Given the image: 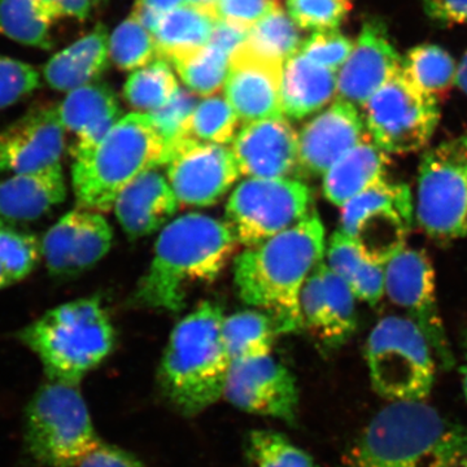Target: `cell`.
<instances>
[{
	"instance_id": "51",
	"label": "cell",
	"mask_w": 467,
	"mask_h": 467,
	"mask_svg": "<svg viewBox=\"0 0 467 467\" xmlns=\"http://www.w3.org/2000/svg\"><path fill=\"white\" fill-rule=\"evenodd\" d=\"M461 349H462V364H461L460 373L462 379L463 395L467 401V328L461 334Z\"/></svg>"
},
{
	"instance_id": "16",
	"label": "cell",
	"mask_w": 467,
	"mask_h": 467,
	"mask_svg": "<svg viewBox=\"0 0 467 467\" xmlns=\"http://www.w3.org/2000/svg\"><path fill=\"white\" fill-rule=\"evenodd\" d=\"M112 241V227L99 212L78 208L64 214L43 236L42 257L52 276L72 278L97 265Z\"/></svg>"
},
{
	"instance_id": "30",
	"label": "cell",
	"mask_w": 467,
	"mask_h": 467,
	"mask_svg": "<svg viewBox=\"0 0 467 467\" xmlns=\"http://www.w3.org/2000/svg\"><path fill=\"white\" fill-rule=\"evenodd\" d=\"M216 18L208 9L182 5L168 12L160 20L153 38L159 57L169 60L181 52L208 45Z\"/></svg>"
},
{
	"instance_id": "15",
	"label": "cell",
	"mask_w": 467,
	"mask_h": 467,
	"mask_svg": "<svg viewBox=\"0 0 467 467\" xmlns=\"http://www.w3.org/2000/svg\"><path fill=\"white\" fill-rule=\"evenodd\" d=\"M165 164L178 202L192 207L214 204L242 175L232 149L193 140L175 146Z\"/></svg>"
},
{
	"instance_id": "13",
	"label": "cell",
	"mask_w": 467,
	"mask_h": 467,
	"mask_svg": "<svg viewBox=\"0 0 467 467\" xmlns=\"http://www.w3.org/2000/svg\"><path fill=\"white\" fill-rule=\"evenodd\" d=\"M384 294L425 334L442 370L456 365L436 300L435 270L425 251L405 247L384 265Z\"/></svg>"
},
{
	"instance_id": "44",
	"label": "cell",
	"mask_w": 467,
	"mask_h": 467,
	"mask_svg": "<svg viewBox=\"0 0 467 467\" xmlns=\"http://www.w3.org/2000/svg\"><path fill=\"white\" fill-rule=\"evenodd\" d=\"M39 85L38 72L33 67L0 55V109L26 99Z\"/></svg>"
},
{
	"instance_id": "34",
	"label": "cell",
	"mask_w": 467,
	"mask_h": 467,
	"mask_svg": "<svg viewBox=\"0 0 467 467\" xmlns=\"http://www.w3.org/2000/svg\"><path fill=\"white\" fill-rule=\"evenodd\" d=\"M180 88L167 58L158 57L133 70L124 86V97L137 112L150 113L161 109Z\"/></svg>"
},
{
	"instance_id": "22",
	"label": "cell",
	"mask_w": 467,
	"mask_h": 467,
	"mask_svg": "<svg viewBox=\"0 0 467 467\" xmlns=\"http://www.w3.org/2000/svg\"><path fill=\"white\" fill-rule=\"evenodd\" d=\"M358 107L337 99L304 126L299 134V167L306 173L325 175L344 153L367 137Z\"/></svg>"
},
{
	"instance_id": "40",
	"label": "cell",
	"mask_w": 467,
	"mask_h": 467,
	"mask_svg": "<svg viewBox=\"0 0 467 467\" xmlns=\"http://www.w3.org/2000/svg\"><path fill=\"white\" fill-rule=\"evenodd\" d=\"M196 104L192 92L180 88L168 104L149 113L156 133L164 142L165 159L175 146L190 140V121Z\"/></svg>"
},
{
	"instance_id": "24",
	"label": "cell",
	"mask_w": 467,
	"mask_h": 467,
	"mask_svg": "<svg viewBox=\"0 0 467 467\" xmlns=\"http://www.w3.org/2000/svg\"><path fill=\"white\" fill-rule=\"evenodd\" d=\"M180 207L168 178L155 169L144 171L117 196L113 209L130 238L158 232Z\"/></svg>"
},
{
	"instance_id": "7",
	"label": "cell",
	"mask_w": 467,
	"mask_h": 467,
	"mask_svg": "<svg viewBox=\"0 0 467 467\" xmlns=\"http://www.w3.org/2000/svg\"><path fill=\"white\" fill-rule=\"evenodd\" d=\"M79 384L46 379L24 413V447L36 465L77 467L100 442Z\"/></svg>"
},
{
	"instance_id": "5",
	"label": "cell",
	"mask_w": 467,
	"mask_h": 467,
	"mask_svg": "<svg viewBox=\"0 0 467 467\" xmlns=\"http://www.w3.org/2000/svg\"><path fill=\"white\" fill-rule=\"evenodd\" d=\"M41 361L46 379L79 384L115 347V328L97 297L61 304L17 334Z\"/></svg>"
},
{
	"instance_id": "41",
	"label": "cell",
	"mask_w": 467,
	"mask_h": 467,
	"mask_svg": "<svg viewBox=\"0 0 467 467\" xmlns=\"http://www.w3.org/2000/svg\"><path fill=\"white\" fill-rule=\"evenodd\" d=\"M41 256V244L32 234L16 232L7 226L0 229V265L12 284L32 275Z\"/></svg>"
},
{
	"instance_id": "10",
	"label": "cell",
	"mask_w": 467,
	"mask_h": 467,
	"mask_svg": "<svg viewBox=\"0 0 467 467\" xmlns=\"http://www.w3.org/2000/svg\"><path fill=\"white\" fill-rule=\"evenodd\" d=\"M362 109L368 137L389 155H407L425 149L441 119L438 98L420 90L401 69Z\"/></svg>"
},
{
	"instance_id": "20",
	"label": "cell",
	"mask_w": 467,
	"mask_h": 467,
	"mask_svg": "<svg viewBox=\"0 0 467 467\" xmlns=\"http://www.w3.org/2000/svg\"><path fill=\"white\" fill-rule=\"evenodd\" d=\"M285 63L260 57L239 47L230 57L223 91L244 124L282 119L281 84Z\"/></svg>"
},
{
	"instance_id": "9",
	"label": "cell",
	"mask_w": 467,
	"mask_h": 467,
	"mask_svg": "<svg viewBox=\"0 0 467 467\" xmlns=\"http://www.w3.org/2000/svg\"><path fill=\"white\" fill-rule=\"evenodd\" d=\"M414 218L436 242H453L467 235V149L461 140L423 153Z\"/></svg>"
},
{
	"instance_id": "49",
	"label": "cell",
	"mask_w": 467,
	"mask_h": 467,
	"mask_svg": "<svg viewBox=\"0 0 467 467\" xmlns=\"http://www.w3.org/2000/svg\"><path fill=\"white\" fill-rule=\"evenodd\" d=\"M247 34L248 29L245 27L227 23V21L216 20L208 43L232 57L234 52L242 47L247 38Z\"/></svg>"
},
{
	"instance_id": "47",
	"label": "cell",
	"mask_w": 467,
	"mask_h": 467,
	"mask_svg": "<svg viewBox=\"0 0 467 467\" xmlns=\"http://www.w3.org/2000/svg\"><path fill=\"white\" fill-rule=\"evenodd\" d=\"M39 14L48 23L60 17H76L85 20L90 14L91 0H34Z\"/></svg>"
},
{
	"instance_id": "43",
	"label": "cell",
	"mask_w": 467,
	"mask_h": 467,
	"mask_svg": "<svg viewBox=\"0 0 467 467\" xmlns=\"http://www.w3.org/2000/svg\"><path fill=\"white\" fill-rule=\"evenodd\" d=\"M353 46L355 42L337 29L318 30L301 43L299 52L319 66L339 72Z\"/></svg>"
},
{
	"instance_id": "28",
	"label": "cell",
	"mask_w": 467,
	"mask_h": 467,
	"mask_svg": "<svg viewBox=\"0 0 467 467\" xmlns=\"http://www.w3.org/2000/svg\"><path fill=\"white\" fill-rule=\"evenodd\" d=\"M389 165V153L384 152L368 137L356 144L326 171L324 192L328 202L342 208L368 187L384 180Z\"/></svg>"
},
{
	"instance_id": "26",
	"label": "cell",
	"mask_w": 467,
	"mask_h": 467,
	"mask_svg": "<svg viewBox=\"0 0 467 467\" xmlns=\"http://www.w3.org/2000/svg\"><path fill=\"white\" fill-rule=\"evenodd\" d=\"M337 91V72L319 66L297 52L284 66L281 103L284 116L294 119L327 106Z\"/></svg>"
},
{
	"instance_id": "11",
	"label": "cell",
	"mask_w": 467,
	"mask_h": 467,
	"mask_svg": "<svg viewBox=\"0 0 467 467\" xmlns=\"http://www.w3.org/2000/svg\"><path fill=\"white\" fill-rule=\"evenodd\" d=\"M414 218V202L405 183L379 181L342 207L340 232L373 263L386 265L405 243Z\"/></svg>"
},
{
	"instance_id": "56",
	"label": "cell",
	"mask_w": 467,
	"mask_h": 467,
	"mask_svg": "<svg viewBox=\"0 0 467 467\" xmlns=\"http://www.w3.org/2000/svg\"><path fill=\"white\" fill-rule=\"evenodd\" d=\"M461 142H462L463 146H465L467 149V133L465 135H463L462 138H461Z\"/></svg>"
},
{
	"instance_id": "25",
	"label": "cell",
	"mask_w": 467,
	"mask_h": 467,
	"mask_svg": "<svg viewBox=\"0 0 467 467\" xmlns=\"http://www.w3.org/2000/svg\"><path fill=\"white\" fill-rule=\"evenodd\" d=\"M66 198L67 181L61 164L12 174L0 182V217L9 221L38 220Z\"/></svg>"
},
{
	"instance_id": "18",
	"label": "cell",
	"mask_w": 467,
	"mask_h": 467,
	"mask_svg": "<svg viewBox=\"0 0 467 467\" xmlns=\"http://www.w3.org/2000/svg\"><path fill=\"white\" fill-rule=\"evenodd\" d=\"M66 131L57 107L30 109L0 131V173H27L61 164Z\"/></svg>"
},
{
	"instance_id": "55",
	"label": "cell",
	"mask_w": 467,
	"mask_h": 467,
	"mask_svg": "<svg viewBox=\"0 0 467 467\" xmlns=\"http://www.w3.org/2000/svg\"><path fill=\"white\" fill-rule=\"evenodd\" d=\"M450 467H467V454L463 456L462 459L456 461V462L451 463Z\"/></svg>"
},
{
	"instance_id": "42",
	"label": "cell",
	"mask_w": 467,
	"mask_h": 467,
	"mask_svg": "<svg viewBox=\"0 0 467 467\" xmlns=\"http://www.w3.org/2000/svg\"><path fill=\"white\" fill-rule=\"evenodd\" d=\"M349 0H287L288 16L301 29H337L349 14Z\"/></svg>"
},
{
	"instance_id": "3",
	"label": "cell",
	"mask_w": 467,
	"mask_h": 467,
	"mask_svg": "<svg viewBox=\"0 0 467 467\" xmlns=\"http://www.w3.org/2000/svg\"><path fill=\"white\" fill-rule=\"evenodd\" d=\"M467 454V427L423 402H389L350 451L348 467H450Z\"/></svg>"
},
{
	"instance_id": "36",
	"label": "cell",
	"mask_w": 467,
	"mask_h": 467,
	"mask_svg": "<svg viewBox=\"0 0 467 467\" xmlns=\"http://www.w3.org/2000/svg\"><path fill=\"white\" fill-rule=\"evenodd\" d=\"M247 467H318L315 459L273 430H254L244 450Z\"/></svg>"
},
{
	"instance_id": "2",
	"label": "cell",
	"mask_w": 467,
	"mask_h": 467,
	"mask_svg": "<svg viewBox=\"0 0 467 467\" xmlns=\"http://www.w3.org/2000/svg\"><path fill=\"white\" fill-rule=\"evenodd\" d=\"M236 241L225 221L189 213L160 233L149 272L135 291L146 308L180 312L193 285L213 282L235 252Z\"/></svg>"
},
{
	"instance_id": "29",
	"label": "cell",
	"mask_w": 467,
	"mask_h": 467,
	"mask_svg": "<svg viewBox=\"0 0 467 467\" xmlns=\"http://www.w3.org/2000/svg\"><path fill=\"white\" fill-rule=\"evenodd\" d=\"M327 265L343 279L356 299L377 306L384 295V265L368 260L352 239L334 233L328 242Z\"/></svg>"
},
{
	"instance_id": "17",
	"label": "cell",
	"mask_w": 467,
	"mask_h": 467,
	"mask_svg": "<svg viewBox=\"0 0 467 467\" xmlns=\"http://www.w3.org/2000/svg\"><path fill=\"white\" fill-rule=\"evenodd\" d=\"M356 300L348 285L327 264H319L301 290L303 328L324 348H340L358 331Z\"/></svg>"
},
{
	"instance_id": "4",
	"label": "cell",
	"mask_w": 467,
	"mask_h": 467,
	"mask_svg": "<svg viewBox=\"0 0 467 467\" xmlns=\"http://www.w3.org/2000/svg\"><path fill=\"white\" fill-rule=\"evenodd\" d=\"M223 313L217 304H201L181 319L159 368L162 395L183 416L201 414L223 396L230 361L223 337Z\"/></svg>"
},
{
	"instance_id": "21",
	"label": "cell",
	"mask_w": 467,
	"mask_h": 467,
	"mask_svg": "<svg viewBox=\"0 0 467 467\" xmlns=\"http://www.w3.org/2000/svg\"><path fill=\"white\" fill-rule=\"evenodd\" d=\"M232 144L245 177L287 178L299 167V134L285 117L245 124Z\"/></svg>"
},
{
	"instance_id": "52",
	"label": "cell",
	"mask_w": 467,
	"mask_h": 467,
	"mask_svg": "<svg viewBox=\"0 0 467 467\" xmlns=\"http://www.w3.org/2000/svg\"><path fill=\"white\" fill-rule=\"evenodd\" d=\"M456 85L467 95V51L457 66Z\"/></svg>"
},
{
	"instance_id": "50",
	"label": "cell",
	"mask_w": 467,
	"mask_h": 467,
	"mask_svg": "<svg viewBox=\"0 0 467 467\" xmlns=\"http://www.w3.org/2000/svg\"><path fill=\"white\" fill-rule=\"evenodd\" d=\"M135 5H142V7L155 12L160 16H164L168 12L184 5V0H137Z\"/></svg>"
},
{
	"instance_id": "48",
	"label": "cell",
	"mask_w": 467,
	"mask_h": 467,
	"mask_svg": "<svg viewBox=\"0 0 467 467\" xmlns=\"http://www.w3.org/2000/svg\"><path fill=\"white\" fill-rule=\"evenodd\" d=\"M427 16L439 24L467 23V0H422Z\"/></svg>"
},
{
	"instance_id": "32",
	"label": "cell",
	"mask_w": 467,
	"mask_h": 467,
	"mask_svg": "<svg viewBox=\"0 0 467 467\" xmlns=\"http://www.w3.org/2000/svg\"><path fill=\"white\" fill-rule=\"evenodd\" d=\"M401 70L411 84L435 98L456 85V61L450 52L432 43L410 48L401 58Z\"/></svg>"
},
{
	"instance_id": "8",
	"label": "cell",
	"mask_w": 467,
	"mask_h": 467,
	"mask_svg": "<svg viewBox=\"0 0 467 467\" xmlns=\"http://www.w3.org/2000/svg\"><path fill=\"white\" fill-rule=\"evenodd\" d=\"M371 387L389 402H423L435 383L434 350L407 316H386L365 347Z\"/></svg>"
},
{
	"instance_id": "37",
	"label": "cell",
	"mask_w": 467,
	"mask_h": 467,
	"mask_svg": "<svg viewBox=\"0 0 467 467\" xmlns=\"http://www.w3.org/2000/svg\"><path fill=\"white\" fill-rule=\"evenodd\" d=\"M50 26L34 0H0V33L23 45L50 50Z\"/></svg>"
},
{
	"instance_id": "39",
	"label": "cell",
	"mask_w": 467,
	"mask_h": 467,
	"mask_svg": "<svg viewBox=\"0 0 467 467\" xmlns=\"http://www.w3.org/2000/svg\"><path fill=\"white\" fill-rule=\"evenodd\" d=\"M109 57L119 69L137 70L160 57L152 34L130 16L109 36Z\"/></svg>"
},
{
	"instance_id": "35",
	"label": "cell",
	"mask_w": 467,
	"mask_h": 467,
	"mask_svg": "<svg viewBox=\"0 0 467 467\" xmlns=\"http://www.w3.org/2000/svg\"><path fill=\"white\" fill-rule=\"evenodd\" d=\"M297 27L284 9L275 8L248 30L242 47L257 57L285 63L303 43Z\"/></svg>"
},
{
	"instance_id": "27",
	"label": "cell",
	"mask_w": 467,
	"mask_h": 467,
	"mask_svg": "<svg viewBox=\"0 0 467 467\" xmlns=\"http://www.w3.org/2000/svg\"><path fill=\"white\" fill-rule=\"evenodd\" d=\"M109 36L98 26L84 38L54 55L43 69L46 82L57 91H72L92 84L109 67Z\"/></svg>"
},
{
	"instance_id": "12",
	"label": "cell",
	"mask_w": 467,
	"mask_h": 467,
	"mask_svg": "<svg viewBox=\"0 0 467 467\" xmlns=\"http://www.w3.org/2000/svg\"><path fill=\"white\" fill-rule=\"evenodd\" d=\"M308 186L291 178H248L226 205V221L236 241L247 247L284 233L309 214Z\"/></svg>"
},
{
	"instance_id": "19",
	"label": "cell",
	"mask_w": 467,
	"mask_h": 467,
	"mask_svg": "<svg viewBox=\"0 0 467 467\" xmlns=\"http://www.w3.org/2000/svg\"><path fill=\"white\" fill-rule=\"evenodd\" d=\"M401 58L383 21H365L348 60L337 72V99L364 107L401 69Z\"/></svg>"
},
{
	"instance_id": "1",
	"label": "cell",
	"mask_w": 467,
	"mask_h": 467,
	"mask_svg": "<svg viewBox=\"0 0 467 467\" xmlns=\"http://www.w3.org/2000/svg\"><path fill=\"white\" fill-rule=\"evenodd\" d=\"M325 227L309 213L284 233L248 248L234 264V281L248 306L269 313L281 333L303 328L300 294L324 260Z\"/></svg>"
},
{
	"instance_id": "57",
	"label": "cell",
	"mask_w": 467,
	"mask_h": 467,
	"mask_svg": "<svg viewBox=\"0 0 467 467\" xmlns=\"http://www.w3.org/2000/svg\"><path fill=\"white\" fill-rule=\"evenodd\" d=\"M5 223H3V221H2V220H0V229H2V227H5Z\"/></svg>"
},
{
	"instance_id": "54",
	"label": "cell",
	"mask_w": 467,
	"mask_h": 467,
	"mask_svg": "<svg viewBox=\"0 0 467 467\" xmlns=\"http://www.w3.org/2000/svg\"><path fill=\"white\" fill-rule=\"evenodd\" d=\"M11 285L12 282L11 279L8 278L7 273H5V269H3L2 265H0V290L8 287V285Z\"/></svg>"
},
{
	"instance_id": "23",
	"label": "cell",
	"mask_w": 467,
	"mask_h": 467,
	"mask_svg": "<svg viewBox=\"0 0 467 467\" xmlns=\"http://www.w3.org/2000/svg\"><path fill=\"white\" fill-rule=\"evenodd\" d=\"M61 124L76 135L73 160L85 158L121 119V109L109 86L88 84L69 91L57 107Z\"/></svg>"
},
{
	"instance_id": "58",
	"label": "cell",
	"mask_w": 467,
	"mask_h": 467,
	"mask_svg": "<svg viewBox=\"0 0 467 467\" xmlns=\"http://www.w3.org/2000/svg\"><path fill=\"white\" fill-rule=\"evenodd\" d=\"M97 2H100V0H97Z\"/></svg>"
},
{
	"instance_id": "45",
	"label": "cell",
	"mask_w": 467,
	"mask_h": 467,
	"mask_svg": "<svg viewBox=\"0 0 467 467\" xmlns=\"http://www.w3.org/2000/svg\"><path fill=\"white\" fill-rule=\"evenodd\" d=\"M278 7V0H217L211 12L216 20L250 30Z\"/></svg>"
},
{
	"instance_id": "38",
	"label": "cell",
	"mask_w": 467,
	"mask_h": 467,
	"mask_svg": "<svg viewBox=\"0 0 467 467\" xmlns=\"http://www.w3.org/2000/svg\"><path fill=\"white\" fill-rule=\"evenodd\" d=\"M238 121L226 98L213 95L196 104L190 121L189 138L196 142L226 146L236 137Z\"/></svg>"
},
{
	"instance_id": "53",
	"label": "cell",
	"mask_w": 467,
	"mask_h": 467,
	"mask_svg": "<svg viewBox=\"0 0 467 467\" xmlns=\"http://www.w3.org/2000/svg\"><path fill=\"white\" fill-rule=\"evenodd\" d=\"M217 0H184V5H193V7H201L208 9L211 11V8L216 5Z\"/></svg>"
},
{
	"instance_id": "6",
	"label": "cell",
	"mask_w": 467,
	"mask_h": 467,
	"mask_svg": "<svg viewBox=\"0 0 467 467\" xmlns=\"http://www.w3.org/2000/svg\"><path fill=\"white\" fill-rule=\"evenodd\" d=\"M164 162V142L149 113H129L88 155L73 161L77 204L99 213L109 211L128 184Z\"/></svg>"
},
{
	"instance_id": "31",
	"label": "cell",
	"mask_w": 467,
	"mask_h": 467,
	"mask_svg": "<svg viewBox=\"0 0 467 467\" xmlns=\"http://www.w3.org/2000/svg\"><path fill=\"white\" fill-rule=\"evenodd\" d=\"M281 328L264 310H244L223 319V337L230 361L272 355Z\"/></svg>"
},
{
	"instance_id": "33",
	"label": "cell",
	"mask_w": 467,
	"mask_h": 467,
	"mask_svg": "<svg viewBox=\"0 0 467 467\" xmlns=\"http://www.w3.org/2000/svg\"><path fill=\"white\" fill-rule=\"evenodd\" d=\"M230 55L212 45L181 52L169 58L192 94L213 97L225 85Z\"/></svg>"
},
{
	"instance_id": "14",
	"label": "cell",
	"mask_w": 467,
	"mask_h": 467,
	"mask_svg": "<svg viewBox=\"0 0 467 467\" xmlns=\"http://www.w3.org/2000/svg\"><path fill=\"white\" fill-rule=\"evenodd\" d=\"M223 399L257 416L294 425L299 411V389L294 374L272 355L233 361L227 371Z\"/></svg>"
},
{
	"instance_id": "46",
	"label": "cell",
	"mask_w": 467,
	"mask_h": 467,
	"mask_svg": "<svg viewBox=\"0 0 467 467\" xmlns=\"http://www.w3.org/2000/svg\"><path fill=\"white\" fill-rule=\"evenodd\" d=\"M77 467H144L137 457L116 445L100 441Z\"/></svg>"
}]
</instances>
